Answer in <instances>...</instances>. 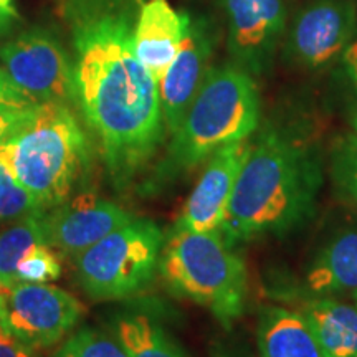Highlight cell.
I'll return each mask as SVG.
<instances>
[{"label": "cell", "instance_id": "cell-1", "mask_svg": "<svg viewBox=\"0 0 357 357\" xmlns=\"http://www.w3.org/2000/svg\"><path fill=\"white\" fill-rule=\"evenodd\" d=\"M134 0H65L75 50V101L116 187L151 162L167 129L159 84L134 50Z\"/></svg>", "mask_w": 357, "mask_h": 357}, {"label": "cell", "instance_id": "cell-2", "mask_svg": "<svg viewBox=\"0 0 357 357\" xmlns=\"http://www.w3.org/2000/svg\"><path fill=\"white\" fill-rule=\"evenodd\" d=\"M323 184L314 151L273 129L252 142L220 234L230 247L300 229L316 211Z\"/></svg>", "mask_w": 357, "mask_h": 357}, {"label": "cell", "instance_id": "cell-3", "mask_svg": "<svg viewBox=\"0 0 357 357\" xmlns=\"http://www.w3.org/2000/svg\"><path fill=\"white\" fill-rule=\"evenodd\" d=\"M260 124V93L252 73L230 63L208 70L177 131L171 134L154 181L171 182L220 147L248 139Z\"/></svg>", "mask_w": 357, "mask_h": 357}, {"label": "cell", "instance_id": "cell-4", "mask_svg": "<svg viewBox=\"0 0 357 357\" xmlns=\"http://www.w3.org/2000/svg\"><path fill=\"white\" fill-rule=\"evenodd\" d=\"M15 181L43 211L70 199L88 164V141L63 102H40L35 116L3 142Z\"/></svg>", "mask_w": 357, "mask_h": 357}, {"label": "cell", "instance_id": "cell-5", "mask_svg": "<svg viewBox=\"0 0 357 357\" xmlns=\"http://www.w3.org/2000/svg\"><path fill=\"white\" fill-rule=\"evenodd\" d=\"M158 270L174 296L207 307L223 328L243 314L247 268L220 230L172 229L160 250Z\"/></svg>", "mask_w": 357, "mask_h": 357}, {"label": "cell", "instance_id": "cell-6", "mask_svg": "<svg viewBox=\"0 0 357 357\" xmlns=\"http://www.w3.org/2000/svg\"><path fill=\"white\" fill-rule=\"evenodd\" d=\"M162 231L136 218L75 257L79 287L96 301L126 300L141 293L158 271Z\"/></svg>", "mask_w": 357, "mask_h": 357}, {"label": "cell", "instance_id": "cell-7", "mask_svg": "<svg viewBox=\"0 0 357 357\" xmlns=\"http://www.w3.org/2000/svg\"><path fill=\"white\" fill-rule=\"evenodd\" d=\"M0 61L12 82L38 105L75 101L73 63L47 30H26L0 45Z\"/></svg>", "mask_w": 357, "mask_h": 357}, {"label": "cell", "instance_id": "cell-8", "mask_svg": "<svg viewBox=\"0 0 357 357\" xmlns=\"http://www.w3.org/2000/svg\"><path fill=\"white\" fill-rule=\"evenodd\" d=\"M82 316L83 305L65 289L19 283L7 293L3 328L22 344L42 349L60 342Z\"/></svg>", "mask_w": 357, "mask_h": 357}, {"label": "cell", "instance_id": "cell-9", "mask_svg": "<svg viewBox=\"0 0 357 357\" xmlns=\"http://www.w3.org/2000/svg\"><path fill=\"white\" fill-rule=\"evenodd\" d=\"M357 33L352 0H311L288 30L284 53L307 70H321L342 58Z\"/></svg>", "mask_w": 357, "mask_h": 357}, {"label": "cell", "instance_id": "cell-10", "mask_svg": "<svg viewBox=\"0 0 357 357\" xmlns=\"http://www.w3.org/2000/svg\"><path fill=\"white\" fill-rule=\"evenodd\" d=\"M229 30L234 63L250 73L270 65L287 30L289 0H217Z\"/></svg>", "mask_w": 357, "mask_h": 357}, {"label": "cell", "instance_id": "cell-11", "mask_svg": "<svg viewBox=\"0 0 357 357\" xmlns=\"http://www.w3.org/2000/svg\"><path fill=\"white\" fill-rule=\"evenodd\" d=\"M134 215L86 192L43 212V240L63 257H78Z\"/></svg>", "mask_w": 357, "mask_h": 357}, {"label": "cell", "instance_id": "cell-12", "mask_svg": "<svg viewBox=\"0 0 357 357\" xmlns=\"http://www.w3.org/2000/svg\"><path fill=\"white\" fill-rule=\"evenodd\" d=\"M252 142L250 137L231 142L208 158L202 177L187 199L174 229L202 234L220 230L229 211L236 178L252 149Z\"/></svg>", "mask_w": 357, "mask_h": 357}, {"label": "cell", "instance_id": "cell-13", "mask_svg": "<svg viewBox=\"0 0 357 357\" xmlns=\"http://www.w3.org/2000/svg\"><path fill=\"white\" fill-rule=\"evenodd\" d=\"M212 26L205 19L194 20L189 17L181 48L166 75L158 83L164 124L169 134H174L181 126L200 84L212 68Z\"/></svg>", "mask_w": 357, "mask_h": 357}, {"label": "cell", "instance_id": "cell-14", "mask_svg": "<svg viewBox=\"0 0 357 357\" xmlns=\"http://www.w3.org/2000/svg\"><path fill=\"white\" fill-rule=\"evenodd\" d=\"M187 13H178L167 0L142 3L134 25V50L146 70L160 82L181 48L185 35Z\"/></svg>", "mask_w": 357, "mask_h": 357}, {"label": "cell", "instance_id": "cell-15", "mask_svg": "<svg viewBox=\"0 0 357 357\" xmlns=\"http://www.w3.org/2000/svg\"><path fill=\"white\" fill-rule=\"evenodd\" d=\"M260 357H324L305 316L284 307H265L258 319Z\"/></svg>", "mask_w": 357, "mask_h": 357}, {"label": "cell", "instance_id": "cell-16", "mask_svg": "<svg viewBox=\"0 0 357 357\" xmlns=\"http://www.w3.org/2000/svg\"><path fill=\"white\" fill-rule=\"evenodd\" d=\"M324 357H357V307L331 298H318L300 311Z\"/></svg>", "mask_w": 357, "mask_h": 357}, {"label": "cell", "instance_id": "cell-17", "mask_svg": "<svg viewBox=\"0 0 357 357\" xmlns=\"http://www.w3.org/2000/svg\"><path fill=\"white\" fill-rule=\"evenodd\" d=\"M306 281L321 296L357 291V230L334 236L311 265Z\"/></svg>", "mask_w": 357, "mask_h": 357}, {"label": "cell", "instance_id": "cell-18", "mask_svg": "<svg viewBox=\"0 0 357 357\" xmlns=\"http://www.w3.org/2000/svg\"><path fill=\"white\" fill-rule=\"evenodd\" d=\"M113 329L129 357H189L176 339L147 314H119Z\"/></svg>", "mask_w": 357, "mask_h": 357}, {"label": "cell", "instance_id": "cell-19", "mask_svg": "<svg viewBox=\"0 0 357 357\" xmlns=\"http://www.w3.org/2000/svg\"><path fill=\"white\" fill-rule=\"evenodd\" d=\"M45 211H37L17 218L8 229L0 231V280L7 291L19 284L17 266L22 258L35 245L45 243L43 240V217Z\"/></svg>", "mask_w": 357, "mask_h": 357}, {"label": "cell", "instance_id": "cell-20", "mask_svg": "<svg viewBox=\"0 0 357 357\" xmlns=\"http://www.w3.org/2000/svg\"><path fill=\"white\" fill-rule=\"evenodd\" d=\"M52 357H129L116 334L100 328H83L71 334Z\"/></svg>", "mask_w": 357, "mask_h": 357}, {"label": "cell", "instance_id": "cell-21", "mask_svg": "<svg viewBox=\"0 0 357 357\" xmlns=\"http://www.w3.org/2000/svg\"><path fill=\"white\" fill-rule=\"evenodd\" d=\"M43 211L32 195L13 177L3 144H0V222L17 220L29 213Z\"/></svg>", "mask_w": 357, "mask_h": 357}, {"label": "cell", "instance_id": "cell-22", "mask_svg": "<svg viewBox=\"0 0 357 357\" xmlns=\"http://www.w3.org/2000/svg\"><path fill=\"white\" fill-rule=\"evenodd\" d=\"M331 172L341 194L357 207V134L342 137L334 147Z\"/></svg>", "mask_w": 357, "mask_h": 357}, {"label": "cell", "instance_id": "cell-23", "mask_svg": "<svg viewBox=\"0 0 357 357\" xmlns=\"http://www.w3.org/2000/svg\"><path fill=\"white\" fill-rule=\"evenodd\" d=\"M60 273V261L52 248L45 243L35 245L17 266L19 283H47L56 280Z\"/></svg>", "mask_w": 357, "mask_h": 357}, {"label": "cell", "instance_id": "cell-24", "mask_svg": "<svg viewBox=\"0 0 357 357\" xmlns=\"http://www.w3.org/2000/svg\"><path fill=\"white\" fill-rule=\"evenodd\" d=\"M38 105L22 106H0V144L12 139L32 121Z\"/></svg>", "mask_w": 357, "mask_h": 357}, {"label": "cell", "instance_id": "cell-25", "mask_svg": "<svg viewBox=\"0 0 357 357\" xmlns=\"http://www.w3.org/2000/svg\"><path fill=\"white\" fill-rule=\"evenodd\" d=\"M22 105H38L30 100L22 89L12 82L8 73L0 65V106H22Z\"/></svg>", "mask_w": 357, "mask_h": 357}, {"label": "cell", "instance_id": "cell-26", "mask_svg": "<svg viewBox=\"0 0 357 357\" xmlns=\"http://www.w3.org/2000/svg\"><path fill=\"white\" fill-rule=\"evenodd\" d=\"M0 357H37L35 349L22 344L15 337H0Z\"/></svg>", "mask_w": 357, "mask_h": 357}, {"label": "cell", "instance_id": "cell-27", "mask_svg": "<svg viewBox=\"0 0 357 357\" xmlns=\"http://www.w3.org/2000/svg\"><path fill=\"white\" fill-rule=\"evenodd\" d=\"M342 61H344L347 77H349L352 86H354L357 93V33L352 43L347 47L344 55H342Z\"/></svg>", "mask_w": 357, "mask_h": 357}, {"label": "cell", "instance_id": "cell-28", "mask_svg": "<svg viewBox=\"0 0 357 357\" xmlns=\"http://www.w3.org/2000/svg\"><path fill=\"white\" fill-rule=\"evenodd\" d=\"M17 13L13 8H0V33H3L13 24Z\"/></svg>", "mask_w": 357, "mask_h": 357}, {"label": "cell", "instance_id": "cell-29", "mask_svg": "<svg viewBox=\"0 0 357 357\" xmlns=\"http://www.w3.org/2000/svg\"><path fill=\"white\" fill-rule=\"evenodd\" d=\"M7 289L3 288L2 280H0V323L3 326V318H6V307H7ZM6 329V328H3Z\"/></svg>", "mask_w": 357, "mask_h": 357}, {"label": "cell", "instance_id": "cell-30", "mask_svg": "<svg viewBox=\"0 0 357 357\" xmlns=\"http://www.w3.org/2000/svg\"><path fill=\"white\" fill-rule=\"evenodd\" d=\"M0 8H12V0H0Z\"/></svg>", "mask_w": 357, "mask_h": 357}, {"label": "cell", "instance_id": "cell-31", "mask_svg": "<svg viewBox=\"0 0 357 357\" xmlns=\"http://www.w3.org/2000/svg\"><path fill=\"white\" fill-rule=\"evenodd\" d=\"M6 336H10V334H8L6 329H3V326H2V323H0V337H6Z\"/></svg>", "mask_w": 357, "mask_h": 357}, {"label": "cell", "instance_id": "cell-32", "mask_svg": "<svg viewBox=\"0 0 357 357\" xmlns=\"http://www.w3.org/2000/svg\"><path fill=\"white\" fill-rule=\"evenodd\" d=\"M352 124H354V131H356V134H357V114L354 116V121H352Z\"/></svg>", "mask_w": 357, "mask_h": 357}, {"label": "cell", "instance_id": "cell-33", "mask_svg": "<svg viewBox=\"0 0 357 357\" xmlns=\"http://www.w3.org/2000/svg\"><path fill=\"white\" fill-rule=\"evenodd\" d=\"M352 300H354V305L357 307V291H354V294H352Z\"/></svg>", "mask_w": 357, "mask_h": 357}, {"label": "cell", "instance_id": "cell-34", "mask_svg": "<svg viewBox=\"0 0 357 357\" xmlns=\"http://www.w3.org/2000/svg\"><path fill=\"white\" fill-rule=\"evenodd\" d=\"M215 357H229V356H227V354H225V352H218V354H217Z\"/></svg>", "mask_w": 357, "mask_h": 357}]
</instances>
